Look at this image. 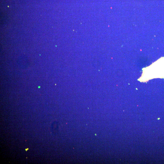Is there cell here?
Returning a JSON list of instances; mask_svg holds the SVG:
<instances>
[{"mask_svg": "<svg viewBox=\"0 0 164 164\" xmlns=\"http://www.w3.org/2000/svg\"><path fill=\"white\" fill-rule=\"evenodd\" d=\"M147 81L154 78H164V57H162L152 65L146 68Z\"/></svg>", "mask_w": 164, "mask_h": 164, "instance_id": "obj_1", "label": "cell"}]
</instances>
